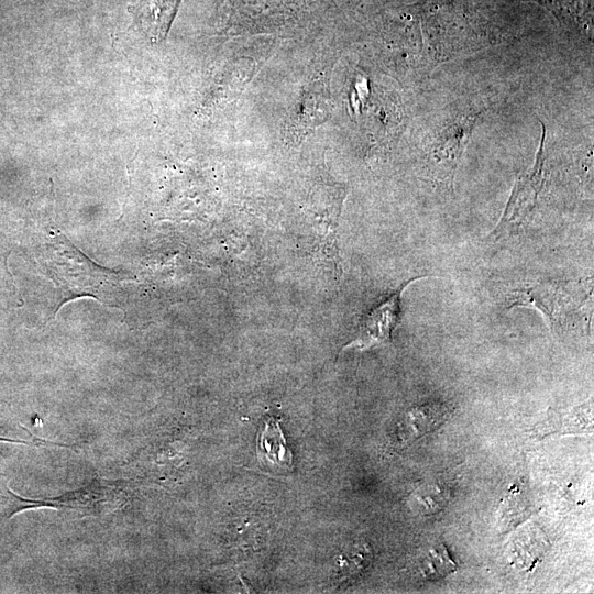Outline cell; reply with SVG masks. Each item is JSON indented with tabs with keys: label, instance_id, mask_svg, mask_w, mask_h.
Wrapping results in <instances>:
<instances>
[{
	"label": "cell",
	"instance_id": "cell-1",
	"mask_svg": "<svg viewBox=\"0 0 594 594\" xmlns=\"http://www.w3.org/2000/svg\"><path fill=\"white\" fill-rule=\"evenodd\" d=\"M124 491L118 482L95 477L78 490L48 498H25L8 488V518L31 508L48 507L80 516H100L124 502Z\"/></svg>",
	"mask_w": 594,
	"mask_h": 594
},
{
	"label": "cell",
	"instance_id": "cell-2",
	"mask_svg": "<svg viewBox=\"0 0 594 594\" xmlns=\"http://www.w3.org/2000/svg\"><path fill=\"white\" fill-rule=\"evenodd\" d=\"M582 286L564 280H537L527 283L509 294V307L538 309L552 330L563 326L571 314L587 299Z\"/></svg>",
	"mask_w": 594,
	"mask_h": 594
},
{
	"label": "cell",
	"instance_id": "cell-3",
	"mask_svg": "<svg viewBox=\"0 0 594 594\" xmlns=\"http://www.w3.org/2000/svg\"><path fill=\"white\" fill-rule=\"evenodd\" d=\"M542 134L536 160L531 168L518 176L505 210L495 229L488 234L493 241L513 237L528 223L544 186V140L546 127L541 123Z\"/></svg>",
	"mask_w": 594,
	"mask_h": 594
},
{
	"label": "cell",
	"instance_id": "cell-4",
	"mask_svg": "<svg viewBox=\"0 0 594 594\" xmlns=\"http://www.w3.org/2000/svg\"><path fill=\"white\" fill-rule=\"evenodd\" d=\"M425 277L427 276L409 278L371 308L361 319L356 337L344 349L365 350L389 341L399 322L402 294L410 284Z\"/></svg>",
	"mask_w": 594,
	"mask_h": 594
},
{
	"label": "cell",
	"instance_id": "cell-5",
	"mask_svg": "<svg viewBox=\"0 0 594 594\" xmlns=\"http://www.w3.org/2000/svg\"><path fill=\"white\" fill-rule=\"evenodd\" d=\"M474 118L463 120L461 123L449 128L443 135L444 139H439L436 147L431 151V158L437 166L438 176L450 184L470 138Z\"/></svg>",
	"mask_w": 594,
	"mask_h": 594
},
{
	"label": "cell",
	"instance_id": "cell-6",
	"mask_svg": "<svg viewBox=\"0 0 594 594\" xmlns=\"http://www.w3.org/2000/svg\"><path fill=\"white\" fill-rule=\"evenodd\" d=\"M280 419L266 418L263 430L257 436L256 454L261 463L288 469L293 464V454L279 426Z\"/></svg>",
	"mask_w": 594,
	"mask_h": 594
},
{
	"label": "cell",
	"instance_id": "cell-7",
	"mask_svg": "<svg viewBox=\"0 0 594 594\" xmlns=\"http://www.w3.org/2000/svg\"><path fill=\"white\" fill-rule=\"evenodd\" d=\"M330 106L328 92L323 84L310 86L304 94L299 110L293 119L292 131L295 138H301L307 132L323 122Z\"/></svg>",
	"mask_w": 594,
	"mask_h": 594
},
{
	"label": "cell",
	"instance_id": "cell-8",
	"mask_svg": "<svg viewBox=\"0 0 594 594\" xmlns=\"http://www.w3.org/2000/svg\"><path fill=\"white\" fill-rule=\"evenodd\" d=\"M180 0H140L135 15L146 32L155 38L164 36Z\"/></svg>",
	"mask_w": 594,
	"mask_h": 594
},
{
	"label": "cell",
	"instance_id": "cell-9",
	"mask_svg": "<svg viewBox=\"0 0 594 594\" xmlns=\"http://www.w3.org/2000/svg\"><path fill=\"white\" fill-rule=\"evenodd\" d=\"M457 570L443 544L430 549L421 561V573L426 578H442Z\"/></svg>",
	"mask_w": 594,
	"mask_h": 594
},
{
	"label": "cell",
	"instance_id": "cell-10",
	"mask_svg": "<svg viewBox=\"0 0 594 594\" xmlns=\"http://www.w3.org/2000/svg\"><path fill=\"white\" fill-rule=\"evenodd\" d=\"M12 428L4 422L3 420H0V442H13V443H22L26 446H32L33 442L26 439H21L18 437H12Z\"/></svg>",
	"mask_w": 594,
	"mask_h": 594
}]
</instances>
